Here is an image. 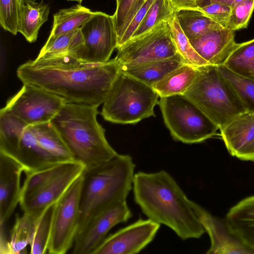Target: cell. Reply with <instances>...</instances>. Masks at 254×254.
I'll use <instances>...</instances> for the list:
<instances>
[{
	"label": "cell",
	"instance_id": "1",
	"mask_svg": "<svg viewBox=\"0 0 254 254\" xmlns=\"http://www.w3.org/2000/svg\"><path fill=\"white\" fill-rule=\"evenodd\" d=\"M23 83L37 86L53 93L65 103L99 106L108 96L122 73L121 65L115 60L100 64L38 65L31 60L16 70Z\"/></svg>",
	"mask_w": 254,
	"mask_h": 254
},
{
	"label": "cell",
	"instance_id": "2",
	"mask_svg": "<svg viewBox=\"0 0 254 254\" xmlns=\"http://www.w3.org/2000/svg\"><path fill=\"white\" fill-rule=\"evenodd\" d=\"M132 191L135 203L148 218L168 227L182 240L198 239L205 232L191 200L167 171L135 173Z\"/></svg>",
	"mask_w": 254,
	"mask_h": 254
},
{
	"label": "cell",
	"instance_id": "3",
	"mask_svg": "<svg viewBox=\"0 0 254 254\" xmlns=\"http://www.w3.org/2000/svg\"><path fill=\"white\" fill-rule=\"evenodd\" d=\"M99 106L65 103L51 121L85 172L109 161L118 153L108 142L98 122Z\"/></svg>",
	"mask_w": 254,
	"mask_h": 254
},
{
	"label": "cell",
	"instance_id": "4",
	"mask_svg": "<svg viewBox=\"0 0 254 254\" xmlns=\"http://www.w3.org/2000/svg\"><path fill=\"white\" fill-rule=\"evenodd\" d=\"M135 168L131 156L118 154L109 161L84 172L78 233L100 212L127 201L132 190Z\"/></svg>",
	"mask_w": 254,
	"mask_h": 254
},
{
	"label": "cell",
	"instance_id": "5",
	"mask_svg": "<svg viewBox=\"0 0 254 254\" xmlns=\"http://www.w3.org/2000/svg\"><path fill=\"white\" fill-rule=\"evenodd\" d=\"M198 68L194 81L183 95L193 103L219 129L246 112L216 66L209 65Z\"/></svg>",
	"mask_w": 254,
	"mask_h": 254
},
{
	"label": "cell",
	"instance_id": "6",
	"mask_svg": "<svg viewBox=\"0 0 254 254\" xmlns=\"http://www.w3.org/2000/svg\"><path fill=\"white\" fill-rule=\"evenodd\" d=\"M159 98L152 86L122 72L103 104L101 115L112 123L136 124L155 117Z\"/></svg>",
	"mask_w": 254,
	"mask_h": 254
},
{
	"label": "cell",
	"instance_id": "7",
	"mask_svg": "<svg viewBox=\"0 0 254 254\" xmlns=\"http://www.w3.org/2000/svg\"><path fill=\"white\" fill-rule=\"evenodd\" d=\"M164 123L173 138L186 144L202 142L216 134L219 127L182 95L160 98Z\"/></svg>",
	"mask_w": 254,
	"mask_h": 254
},
{
	"label": "cell",
	"instance_id": "8",
	"mask_svg": "<svg viewBox=\"0 0 254 254\" xmlns=\"http://www.w3.org/2000/svg\"><path fill=\"white\" fill-rule=\"evenodd\" d=\"M83 174L55 204L48 248L49 254H64L73 246L79 229Z\"/></svg>",
	"mask_w": 254,
	"mask_h": 254
},
{
	"label": "cell",
	"instance_id": "9",
	"mask_svg": "<svg viewBox=\"0 0 254 254\" xmlns=\"http://www.w3.org/2000/svg\"><path fill=\"white\" fill-rule=\"evenodd\" d=\"M80 29L82 43L72 56L86 64L108 62L118 44L113 15L94 12Z\"/></svg>",
	"mask_w": 254,
	"mask_h": 254
},
{
	"label": "cell",
	"instance_id": "10",
	"mask_svg": "<svg viewBox=\"0 0 254 254\" xmlns=\"http://www.w3.org/2000/svg\"><path fill=\"white\" fill-rule=\"evenodd\" d=\"M115 60L120 65L145 63L174 56L178 53L168 22H162L145 33L130 38L119 47Z\"/></svg>",
	"mask_w": 254,
	"mask_h": 254
},
{
	"label": "cell",
	"instance_id": "11",
	"mask_svg": "<svg viewBox=\"0 0 254 254\" xmlns=\"http://www.w3.org/2000/svg\"><path fill=\"white\" fill-rule=\"evenodd\" d=\"M65 103L60 97L37 86L23 83L5 108L28 126L51 122Z\"/></svg>",
	"mask_w": 254,
	"mask_h": 254
},
{
	"label": "cell",
	"instance_id": "12",
	"mask_svg": "<svg viewBox=\"0 0 254 254\" xmlns=\"http://www.w3.org/2000/svg\"><path fill=\"white\" fill-rule=\"evenodd\" d=\"M131 216L132 212L127 201L100 212L78 233L72 254H92L113 227L127 221Z\"/></svg>",
	"mask_w": 254,
	"mask_h": 254
},
{
	"label": "cell",
	"instance_id": "13",
	"mask_svg": "<svg viewBox=\"0 0 254 254\" xmlns=\"http://www.w3.org/2000/svg\"><path fill=\"white\" fill-rule=\"evenodd\" d=\"M160 224L148 218L133 223L107 236L92 254H135L154 239Z\"/></svg>",
	"mask_w": 254,
	"mask_h": 254
},
{
	"label": "cell",
	"instance_id": "14",
	"mask_svg": "<svg viewBox=\"0 0 254 254\" xmlns=\"http://www.w3.org/2000/svg\"><path fill=\"white\" fill-rule=\"evenodd\" d=\"M85 171L81 163L71 161L64 171L33 193L21 199L19 204L22 210L39 218L44 211L56 203Z\"/></svg>",
	"mask_w": 254,
	"mask_h": 254
},
{
	"label": "cell",
	"instance_id": "15",
	"mask_svg": "<svg viewBox=\"0 0 254 254\" xmlns=\"http://www.w3.org/2000/svg\"><path fill=\"white\" fill-rule=\"evenodd\" d=\"M191 207L210 239L207 254H250L254 251L243 245L231 234L225 222L212 215L198 203L190 200Z\"/></svg>",
	"mask_w": 254,
	"mask_h": 254
},
{
	"label": "cell",
	"instance_id": "16",
	"mask_svg": "<svg viewBox=\"0 0 254 254\" xmlns=\"http://www.w3.org/2000/svg\"><path fill=\"white\" fill-rule=\"evenodd\" d=\"M24 170L12 157L0 152V224H5L20 203Z\"/></svg>",
	"mask_w": 254,
	"mask_h": 254
},
{
	"label": "cell",
	"instance_id": "17",
	"mask_svg": "<svg viewBox=\"0 0 254 254\" xmlns=\"http://www.w3.org/2000/svg\"><path fill=\"white\" fill-rule=\"evenodd\" d=\"M235 37V31L222 27L189 40L203 59L212 65L218 66L224 64L238 46Z\"/></svg>",
	"mask_w": 254,
	"mask_h": 254
},
{
	"label": "cell",
	"instance_id": "18",
	"mask_svg": "<svg viewBox=\"0 0 254 254\" xmlns=\"http://www.w3.org/2000/svg\"><path fill=\"white\" fill-rule=\"evenodd\" d=\"M13 159L20 164L25 174L62 163L43 147L29 126L23 131Z\"/></svg>",
	"mask_w": 254,
	"mask_h": 254
},
{
	"label": "cell",
	"instance_id": "19",
	"mask_svg": "<svg viewBox=\"0 0 254 254\" xmlns=\"http://www.w3.org/2000/svg\"><path fill=\"white\" fill-rule=\"evenodd\" d=\"M225 223L232 234L254 251V195L231 208L226 215Z\"/></svg>",
	"mask_w": 254,
	"mask_h": 254
},
{
	"label": "cell",
	"instance_id": "20",
	"mask_svg": "<svg viewBox=\"0 0 254 254\" xmlns=\"http://www.w3.org/2000/svg\"><path fill=\"white\" fill-rule=\"evenodd\" d=\"M219 129L228 151L237 158L254 140V113L241 114Z\"/></svg>",
	"mask_w": 254,
	"mask_h": 254
},
{
	"label": "cell",
	"instance_id": "21",
	"mask_svg": "<svg viewBox=\"0 0 254 254\" xmlns=\"http://www.w3.org/2000/svg\"><path fill=\"white\" fill-rule=\"evenodd\" d=\"M185 63L181 56L177 53L174 56L162 60L121 65L123 73L152 86L169 72Z\"/></svg>",
	"mask_w": 254,
	"mask_h": 254
},
{
	"label": "cell",
	"instance_id": "22",
	"mask_svg": "<svg viewBox=\"0 0 254 254\" xmlns=\"http://www.w3.org/2000/svg\"><path fill=\"white\" fill-rule=\"evenodd\" d=\"M50 7L43 1L20 0L18 32L29 43L35 42L42 25L48 20Z\"/></svg>",
	"mask_w": 254,
	"mask_h": 254
},
{
	"label": "cell",
	"instance_id": "23",
	"mask_svg": "<svg viewBox=\"0 0 254 254\" xmlns=\"http://www.w3.org/2000/svg\"><path fill=\"white\" fill-rule=\"evenodd\" d=\"M199 68L184 64L152 86L160 98L184 95L194 81Z\"/></svg>",
	"mask_w": 254,
	"mask_h": 254
},
{
	"label": "cell",
	"instance_id": "24",
	"mask_svg": "<svg viewBox=\"0 0 254 254\" xmlns=\"http://www.w3.org/2000/svg\"><path fill=\"white\" fill-rule=\"evenodd\" d=\"M28 125L5 107L0 111V152L14 158Z\"/></svg>",
	"mask_w": 254,
	"mask_h": 254
},
{
	"label": "cell",
	"instance_id": "25",
	"mask_svg": "<svg viewBox=\"0 0 254 254\" xmlns=\"http://www.w3.org/2000/svg\"><path fill=\"white\" fill-rule=\"evenodd\" d=\"M29 126L43 147L60 162L74 160L72 153L51 122Z\"/></svg>",
	"mask_w": 254,
	"mask_h": 254
},
{
	"label": "cell",
	"instance_id": "26",
	"mask_svg": "<svg viewBox=\"0 0 254 254\" xmlns=\"http://www.w3.org/2000/svg\"><path fill=\"white\" fill-rule=\"evenodd\" d=\"M94 11L80 4L60 9L54 14L53 24L48 40L73 32L82 26Z\"/></svg>",
	"mask_w": 254,
	"mask_h": 254
},
{
	"label": "cell",
	"instance_id": "27",
	"mask_svg": "<svg viewBox=\"0 0 254 254\" xmlns=\"http://www.w3.org/2000/svg\"><path fill=\"white\" fill-rule=\"evenodd\" d=\"M176 15L182 30L189 40L223 27L198 10L181 9Z\"/></svg>",
	"mask_w": 254,
	"mask_h": 254
},
{
	"label": "cell",
	"instance_id": "28",
	"mask_svg": "<svg viewBox=\"0 0 254 254\" xmlns=\"http://www.w3.org/2000/svg\"><path fill=\"white\" fill-rule=\"evenodd\" d=\"M38 219L25 212L20 216H17L10 232V254L26 253V247L30 246L32 242Z\"/></svg>",
	"mask_w": 254,
	"mask_h": 254
},
{
	"label": "cell",
	"instance_id": "29",
	"mask_svg": "<svg viewBox=\"0 0 254 254\" xmlns=\"http://www.w3.org/2000/svg\"><path fill=\"white\" fill-rule=\"evenodd\" d=\"M237 95L246 112L254 113V79L239 75L224 65L216 66Z\"/></svg>",
	"mask_w": 254,
	"mask_h": 254
},
{
	"label": "cell",
	"instance_id": "30",
	"mask_svg": "<svg viewBox=\"0 0 254 254\" xmlns=\"http://www.w3.org/2000/svg\"><path fill=\"white\" fill-rule=\"evenodd\" d=\"M176 12L168 21V24L177 53L186 64L196 68L211 65L203 59L192 47L179 25Z\"/></svg>",
	"mask_w": 254,
	"mask_h": 254
},
{
	"label": "cell",
	"instance_id": "31",
	"mask_svg": "<svg viewBox=\"0 0 254 254\" xmlns=\"http://www.w3.org/2000/svg\"><path fill=\"white\" fill-rule=\"evenodd\" d=\"M81 43L82 36L79 28L52 40H47L36 60H44L67 55L72 56Z\"/></svg>",
	"mask_w": 254,
	"mask_h": 254
},
{
	"label": "cell",
	"instance_id": "32",
	"mask_svg": "<svg viewBox=\"0 0 254 254\" xmlns=\"http://www.w3.org/2000/svg\"><path fill=\"white\" fill-rule=\"evenodd\" d=\"M224 65L239 75L254 79V39L239 43Z\"/></svg>",
	"mask_w": 254,
	"mask_h": 254
},
{
	"label": "cell",
	"instance_id": "33",
	"mask_svg": "<svg viewBox=\"0 0 254 254\" xmlns=\"http://www.w3.org/2000/svg\"><path fill=\"white\" fill-rule=\"evenodd\" d=\"M176 12L170 0H154L131 38L145 33L162 22H168Z\"/></svg>",
	"mask_w": 254,
	"mask_h": 254
},
{
	"label": "cell",
	"instance_id": "34",
	"mask_svg": "<svg viewBox=\"0 0 254 254\" xmlns=\"http://www.w3.org/2000/svg\"><path fill=\"white\" fill-rule=\"evenodd\" d=\"M71 161L59 163L26 173V178L22 186L21 199L33 193L51 179L64 171Z\"/></svg>",
	"mask_w": 254,
	"mask_h": 254
},
{
	"label": "cell",
	"instance_id": "35",
	"mask_svg": "<svg viewBox=\"0 0 254 254\" xmlns=\"http://www.w3.org/2000/svg\"><path fill=\"white\" fill-rule=\"evenodd\" d=\"M56 203L49 205L44 211L37 221L34 236L30 245L31 254H44L48 253Z\"/></svg>",
	"mask_w": 254,
	"mask_h": 254
},
{
	"label": "cell",
	"instance_id": "36",
	"mask_svg": "<svg viewBox=\"0 0 254 254\" xmlns=\"http://www.w3.org/2000/svg\"><path fill=\"white\" fill-rule=\"evenodd\" d=\"M147 0H118L113 15L118 43L130 23Z\"/></svg>",
	"mask_w": 254,
	"mask_h": 254
},
{
	"label": "cell",
	"instance_id": "37",
	"mask_svg": "<svg viewBox=\"0 0 254 254\" xmlns=\"http://www.w3.org/2000/svg\"><path fill=\"white\" fill-rule=\"evenodd\" d=\"M20 0H0V23L3 29L16 35Z\"/></svg>",
	"mask_w": 254,
	"mask_h": 254
},
{
	"label": "cell",
	"instance_id": "38",
	"mask_svg": "<svg viewBox=\"0 0 254 254\" xmlns=\"http://www.w3.org/2000/svg\"><path fill=\"white\" fill-rule=\"evenodd\" d=\"M254 9V0H244L232 7L227 28L236 31L246 28Z\"/></svg>",
	"mask_w": 254,
	"mask_h": 254
},
{
	"label": "cell",
	"instance_id": "39",
	"mask_svg": "<svg viewBox=\"0 0 254 254\" xmlns=\"http://www.w3.org/2000/svg\"><path fill=\"white\" fill-rule=\"evenodd\" d=\"M232 8L219 2H210L199 7L200 11L223 28L227 27Z\"/></svg>",
	"mask_w": 254,
	"mask_h": 254
},
{
	"label": "cell",
	"instance_id": "40",
	"mask_svg": "<svg viewBox=\"0 0 254 254\" xmlns=\"http://www.w3.org/2000/svg\"><path fill=\"white\" fill-rule=\"evenodd\" d=\"M154 0H147L137 12L128 27L125 31L122 38L118 43V48L129 40L140 23Z\"/></svg>",
	"mask_w": 254,
	"mask_h": 254
},
{
	"label": "cell",
	"instance_id": "41",
	"mask_svg": "<svg viewBox=\"0 0 254 254\" xmlns=\"http://www.w3.org/2000/svg\"><path fill=\"white\" fill-rule=\"evenodd\" d=\"M171 3L177 11L181 9L199 10L197 4V0H170Z\"/></svg>",
	"mask_w": 254,
	"mask_h": 254
},
{
	"label": "cell",
	"instance_id": "42",
	"mask_svg": "<svg viewBox=\"0 0 254 254\" xmlns=\"http://www.w3.org/2000/svg\"><path fill=\"white\" fill-rule=\"evenodd\" d=\"M4 224H0V254H10L9 239L5 235Z\"/></svg>",
	"mask_w": 254,
	"mask_h": 254
},
{
	"label": "cell",
	"instance_id": "43",
	"mask_svg": "<svg viewBox=\"0 0 254 254\" xmlns=\"http://www.w3.org/2000/svg\"><path fill=\"white\" fill-rule=\"evenodd\" d=\"M237 158L242 160L254 161V140L239 153Z\"/></svg>",
	"mask_w": 254,
	"mask_h": 254
},
{
	"label": "cell",
	"instance_id": "44",
	"mask_svg": "<svg viewBox=\"0 0 254 254\" xmlns=\"http://www.w3.org/2000/svg\"><path fill=\"white\" fill-rule=\"evenodd\" d=\"M244 0H197V4L201 6L210 2H219L230 6L231 8L238 2Z\"/></svg>",
	"mask_w": 254,
	"mask_h": 254
},
{
	"label": "cell",
	"instance_id": "45",
	"mask_svg": "<svg viewBox=\"0 0 254 254\" xmlns=\"http://www.w3.org/2000/svg\"><path fill=\"white\" fill-rule=\"evenodd\" d=\"M67 1H76L78 2L79 4H81L83 0H66Z\"/></svg>",
	"mask_w": 254,
	"mask_h": 254
},
{
	"label": "cell",
	"instance_id": "46",
	"mask_svg": "<svg viewBox=\"0 0 254 254\" xmlns=\"http://www.w3.org/2000/svg\"><path fill=\"white\" fill-rule=\"evenodd\" d=\"M118 0H116V1H117Z\"/></svg>",
	"mask_w": 254,
	"mask_h": 254
}]
</instances>
